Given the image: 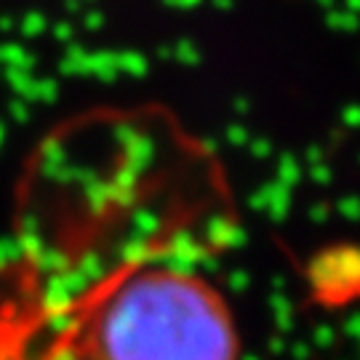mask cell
<instances>
[{
  "label": "cell",
  "instance_id": "cell-1",
  "mask_svg": "<svg viewBox=\"0 0 360 360\" xmlns=\"http://www.w3.org/2000/svg\"><path fill=\"white\" fill-rule=\"evenodd\" d=\"M80 334L94 360H238L224 299L200 275L176 267L123 272Z\"/></svg>",
  "mask_w": 360,
  "mask_h": 360
},
{
  "label": "cell",
  "instance_id": "cell-2",
  "mask_svg": "<svg viewBox=\"0 0 360 360\" xmlns=\"http://www.w3.org/2000/svg\"><path fill=\"white\" fill-rule=\"evenodd\" d=\"M43 323L35 315L16 312L11 307L0 309V360H91V352L77 328V345L72 336L51 339V345L43 342L40 334Z\"/></svg>",
  "mask_w": 360,
  "mask_h": 360
}]
</instances>
